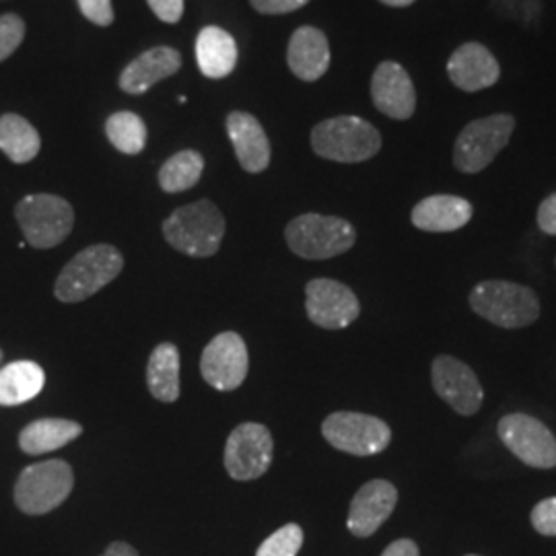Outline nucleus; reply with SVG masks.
<instances>
[{"label":"nucleus","mask_w":556,"mask_h":556,"mask_svg":"<svg viewBox=\"0 0 556 556\" xmlns=\"http://www.w3.org/2000/svg\"><path fill=\"white\" fill-rule=\"evenodd\" d=\"M15 217L27 243L38 250L56 248L75 227L73 206L54 194L25 197L15 208Z\"/></svg>","instance_id":"7"},{"label":"nucleus","mask_w":556,"mask_h":556,"mask_svg":"<svg viewBox=\"0 0 556 556\" xmlns=\"http://www.w3.org/2000/svg\"><path fill=\"white\" fill-rule=\"evenodd\" d=\"M204 172V160L199 151H179L163 163L160 186L167 194H178L194 188Z\"/></svg>","instance_id":"27"},{"label":"nucleus","mask_w":556,"mask_h":556,"mask_svg":"<svg viewBox=\"0 0 556 556\" xmlns=\"http://www.w3.org/2000/svg\"><path fill=\"white\" fill-rule=\"evenodd\" d=\"M301 544H303V530L298 523H287L273 536L262 542L256 556H298Z\"/></svg>","instance_id":"29"},{"label":"nucleus","mask_w":556,"mask_h":556,"mask_svg":"<svg viewBox=\"0 0 556 556\" xmlns=\"http://www.w3.org/2000/svg\"><path fill=\"white\" fill-rule=\"evenodd\" d=\"M75 486L73 468L64 459L27 466L15 484V503L27 516H43L60 507Z\"/></svg>","instance_id":"5"},{"label":"nucleus","mask_w":556,"mask_h":556,"mask_svg":"<svg viewBox=\"0 0 556 556\" xmlns=\"http://www.w3.org/2000/svg\"><path fill=\"white\" fill-rule=\"evenodd\" d=\"M538 225L544 233L556 236V194L548 197L538 208Z\"/></svg>","instance_id":"35"},{"label":"nucleus","mask_w":556,"mask_h":556,"mask_svg":"<svg viewBox=\"0 0 556 556\" xmlns=\"http://www.w3.org/2000/svg\"><path fill=\"white\" fill-rule=\"evenodd\" d=\"M305 309L309 319L326 330H342L361 314L358 299L346 285L332 278H314L305 287Z\"/></svg>","instance_id":"13"},{"label":"nucleus","mask_w":556,"mask_h":556,"mask_svg":"<svg viewBox=\"0 0 556 556\" xmlns=\"http://www.w3.org/2000/svg\"><path fill=\"white\" fill-rule=\"evenodd\" d=\"M197 60L200 73L208 79H225L238 64V43L220 27L208 25L199 34Z\"/></svg>","instance_id":"22"},{"label":"nucleus","mask_w":556,"mask_h":556,"mask_svg":"<svg viewBox=\"0 0 556 556\" xmlns=\"http://www.w3.org/2000/svg\"><path fill=\"white\" fill-rule=\"evenodd\" d=\"M25 40V21L17 13L0 15V62L13 56Z\"/></svg>","instance_id":"30"},{"label":"nucleus","mask_w":556,"mask_h":556,"mask_svg":"<svg viewBox=\"0 0 556 556\" xmlns=\"http://www.w3.org/2000/svg\"><path fill=\"white\" fill-rule=\"evenodd\" d=\"M532 526L544 536H556V497L538 503L532 511Z\"/></svg>","instance_id":"31"},{"label":"nucleus","mask_w":556,"mask_h":556,"mask_svg":"<svg viewBox=\"0 0 556 556\" xmlns=\"http://www.w3.org/2000/svg\"><path fill=\"white\" fill-rule=\"evenodd\" d=\"M151 11L165 23H178L184 15V0H147Z\"/></svg>","instance_id":"34"},{"label":"nucleus","mask_w":556,"mask_h":556,"mask_svg":"<svg viewBox=\"0 0 556 556\" xmlns=\"http://www.w3.org/2000/svg\"><path fill=\"white\" fill-rule=\"evenodd\" d=\"M122 268L124 258L114 245H89L64 266L54 285V295L62 303L85 301L118 277Z\"/></svg>","instance_id":"2"},{"label":"nucleus","mask_w":556,"mask_h":556,"mask_svg":"<svg viewBox=\"0 0 556 556\" xmlns=\"http://www.w3.org/2000/svg\"><path fill=\"white\" fill-rule=\"evenodd\" d=\"M167 243L186 256L211 258L225 238V217L211 200L179 206L163 223Z\"/></svg>","instance_id":"1"},{"label":"nucleus","mask_w":556,"mask_h":556,"mask_svg":"<svg viewBox=\"0 0 556 556\" xmlns=\"http://www.w3.org/2000/svg\"><path fill=\"white\" fill-rule=\"evenodd\" d=\"M498 438L505 447L532 468H555L556 439L546 425L528 415H507L498 420Z\"/></svg>","instance_id":"11"},{"label":"nucleus","mask_w":556,"mask_h":556,"mask_svg":"<svg viewBox=\"0 0 556 556\" xmlns=\"http://www.w3.org/2000/svg\"><path fill=\"white\" fill-rule=\"evenodd\" d=\"M179 68H181V56L178 50L169 46L151 48L122 71L119 89L130 96L147 93L160 80L176 75Z\"/></svg>","instance_id":"18"},{"label":"nucleus","mask_w":556,"mask_h":556,"mask_svg":"<svg viewBox=\"0 0 556 556\" xmlns=\"http://www.w3.org/2000/svg\"><path fill=\"white\" fill-rule=\"evenodd\" d=\"M379 2H383V4H388V7H410V4L417 2V0H379Z\"/></svg>","instance_id":"38"},{"label":"nucleus","mask_w":556,"mask_h":556,"mask_svg":"<svg viewBox=\"0 0 556 556\" xmlns=\"http://www.w3.org/2000/svg\"><path fill=\"white\" fill-rule=\"evenodd\" d=\"M312 147L324 160L361 163L378 155L381 137L367 119L338 116L319 122L312 130Z\"/></svg>","instance_id":"3"},{"label":"nucleus","mask_w":556,"mask_h":556,"mask_svg":"<svg viewBox=\"0 0 556 556\" xmlns=\"http://www.w3.org/2000/svg\"><path fill=\"white\" fill-rule=\"evenodd\" d=\"M275 456L270 431L260 422H243L231 431L225 445V468L236 480H256L262 477Z\"/></svg>","instance_id":"10"},{"label":"nucleus","mask_w":556,"mask_h":556,"mask_svg":"<svg viewBox=\"0 0 556 556\" xmlns=\"http://www.w3.org/2000/svg\"><path fill=\"white\" fill-rule=\"evenodd\" d=\"M250 369L248 346L238 332H220L213 338L200 358V374L219 392H231L243 383Z\"/></svg>","instance_id":"12"},{"label":"nucleus","mask_w":556,"mask_h":556,"mask_svg":"<svg viewBox=\"0 0 556 556\" xmlns=\"http://www.w3.org/2000/svg\"><path fill=\"white\" fill-rule=\"evenodd\" d=\"M41 149L40 132L20 114L0 116V151L13 163H29Z\"/></svg>","instance_id":"26"},{"label":"nucleus","mask_w":556,"mask_h":556,"mask_svg":"<svg viewBox=\"0 0 556 556\" xmlns=\"http://www.w3.org/2000/svg\"><path fill=\"white\" fill-rule=\"evenodd\" d=\"M309 0H250V4L262 15H285L305 7Z\"/></svg>","instance_id":"33"},{"label":"nucleus","mask_w":556,"mask_h":556,"mask_svg":"<svg viewBox=\"0 0 556 556\" xmlns=\"http://www.w3.org/2000/svg\"><path fill=\"white\" fill-rule=\"evenodd\" d=\"M46 374L34 361H15L0 367V406H20L40 396Z\"/></svg>","instance_id":"24"},{"label":"nucleus","mask_w":556,"mask_h":556,"mask_svg":"<svg viewBox=\"0 0 556 556\" xmlns=\"http://www.w3.org/2000/svg\"><path fill=\"white\" fill-rule=\"evenodd\" d=\"M0 363H2V351H0Z\"/></svg>","instance_id":"39"},{"label":"nucleus","mask_w":556,"mask_h":556,"mask_svg":"<svg viewBox=\"0 0 556 556\" xmlns=\"http://www.w3.org/2000/svg\"><path fill=\"white\" fill-rule=\"evenodd\" d=\"M101 556H139L137 551L126 542H114L108 546V551Z\"/></svg>","instance_id":"37"},{"label":"nucleus","mask_w":556,"mask_h":556,"mask_svg":"<svg viewBox=\"0 0 556 556\" xmlns=\"http://www.w3.org/2000/svg\"><path fill=\"white\" fill-rule=\"evenodd\" d=\"M381 556H418V546L413 540H396Z\"/></svg>","instance_id":"36"},{"label":"nucleus","mask_w":556,"mask_h":556,"mask_svg":"<svg viewBox=\"0 0 556 556\" xmlns=\"http://www.w3.org/2000/svg\"><path fill=\"white\" fill-rule=\"evenodd\" d=\"M80 433H83V427L75 420L40 418L29 422L21 431L20 445L27 456H41L68 445L71 441L80 438Z\"/></svg>","instance_id":"23"},{"label":"nucleus","mask_w":556,"mask_h":556,"mask_svg":"<svg viewBox=\"0 0 556 556\" xmlns=\"http://www.w3.org/2000/svg\"><path fill=\"white\" fill-rule=\"evenodd\" d=\"M227 132L239 165L245 172L260 174L270 165V140L252 114L231 112L227 118Z\"/></svg>","instance_id":"19"},{"label":"nucleus","mask_w":556,"mask_h":556,"mask_svg":"<svg viewBox=\"0 0 556 556\" xmlns=\"http://www.w3.org/2000/svg\"><path fill=\"white\" fill-rule=\"evenodd\" d=\"M321 435L344 454L376 456L383 452L390 441V427L378 417L361 413H334L324 420Z\"/></svg>","instance_id":"9"},{"label":"nucleus","mask_w":556,"mask_h":556,"mask_svg":"<svg viewBox=\"0 0 556 556\" xmlns=\"http://www.w3.org/2000/svg\"><path fill=\"white\" fill-rule=\"evenodd\" d=\"M147 383L160 402H176L179 397V351L176 344L163 342L155 346L147 365Z\"/></svg>","instance_id":"25"},{"label":"nucleus","mask_w":556,"mask_h":556,"mask_svg":"<svg viewBox=\"0 0 556 556\" xmlns=\"http://www.w3.org/2000/svg\"><path fill=\"white\" fill-rule=\"evenodd\" d=\"M371 100L388 118L408 119L417 110L415 85L397 62H381L371 79Z\"/></svg>","instance_id":"15"},{"label":"nucleus","mask_w":556,"mask_h":556,"mask_svg":"<svg viewBox=\"0 0 556 556\" xmlns=\"http://www.w3.org/2000/svg\"><path fill=\"white\" fill-rule=\"evenodd\" d=\"M105 135L124 155H139L147 144V126L132 112L112 114L105 122Z\"/></svg>","instance_id":"28"},{"label":"nucleus","mask_w":556,"mask_h":556,"mask_svg":"<svg viewBox=\"0 0 556 556\" xmlns=\"http://www.w3.org/2000/svg\"><path fill=\"white\" fill-rule=\"evenodd\" d=\"M470 305L480 318L501 328H523L536 321L540 303L532 289L507 280H484L470 295Z\"/></svg>","instance_id":"6"},{"label":"nucleus","mask_w":556,"mask_h":556,"mask_svg":"<svg viewBox=\"0 0 556 556\" xmlns=\"http://www.w3.org/2000/svg\"><path fill=\"white\" fill-rule=\"evenodd\" d=\"M447 75L457 89L475 93L497 83L501 66L489 48L477 41H468L450 56Z\"/></svg>","instance_id":"17"},{"label":"nucleus","mask_w":556,"mask_h":556,"mask_svg":"<svg viewBox=\"0 0 556 556\" xmlns=\"http://www.w3.org/2000/svg\"><path fill=\"white\" fill-rule=\"evenodd\" d=\"M397 503L396 486L388 480H371L358 489L349 511V530L358 538L376 534L392 516Z\"/></svg>","instance_id":"16"},{"label":"nucleus","mask_w":556,"mask_h":556,"mask_svg":"<svg viewBox=\"0 0 556 556\" xmlns=\"http://www.w3.org/2000/svg\"><path fill=\"white\" fill-rule=\"evenodd\" d=\"M516 119L509 114H495L470 122L457 137L454 163L464 174H478L489 167L507 147L514 135Z\"/></svg>","instance_id":"8"},{"label":"nucleus","mask_w":556,"mask_h":556,"mask_svg":"<svg viewBox=\"0 0 556 556\" xmlns=\"http://www.w3.org/2000/svg\"><path fill=\"white\" fill-rule=\"evenodd\" d=\"M472 204L459 197L435 194L420 200L413 211V225L429 233L457 231L472 219Z\"/></svg>","instance_id":"21"},{"label":"nucleus","mask_w":556,"mask_h":556,"mask_svg":"<svg viewBox=\"0 0 556 556\" xmlns=\"http://www.w3.org/2000/svg\"><path fill=\"white\" fill-rule=\"evenodd\" d=\"M285 239L299 258L328 260L349 252L357 241V231L340 217L307 213L287 225Z\"/></svg>","instance_id":"4"},{"label":"nucleus","mask_w":556,"mask_h":556,"mask_svg":"<svg viewBox=\"0 0 556 556\" xmlns=\"http://www.w3.org/2000/svg\"><path fill=\"white\" fill-rule=\"evenodd\" d=\"M80 13L85 15V20L108 27L114 23V9H112V0H79Z\"/></svg>","instance_id":"32"},{"label":"nucleus","mask_w":556,"mask_h":556,"mask_svg":"<svg viewBox=\"0 0 556 556\" xmlns=\"http://www.w3.org/2000/svg\"><path fill=\"white\" fill-rule=\"evenodd\" d=\"M287 62L299 79L307 83L321 79L330 66V43L326 34L312 25L299 27L289 40Z\"/></svg>","instance_id":"20"},{"label":"nucleus","mask_w":556,"mask_h":556,"mask_svg":"<svg viewBox=\"0 0 556 556\" xmlns=\"http://www.w3.org/2000/svg\"><path fill=\"white\" fill-rule=\"evenodd\" d=\"M433 388L456 413L470 417L482 406V388L475 371L454 357H439L433 363Z\"/></svg>","instance_id":"14"}]
</instances>
